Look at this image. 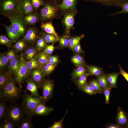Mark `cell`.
I'll return each instance as SVG.
<instances>
[{"mask_svg": "<svg viewBox=\"0 0 128 128\" xmlns=\"http://www.w3.org/2000/svg\"><path fill=\"white\" fill-rule=\"evenodd\" d=\"M20 88L16 85L14 80L11 78L0 89V100L14 102L17 101L21 97L23 93L25 92Z\"/></svg>", "mask_w": 128, "mask_h": 128, "instance_id": "cell-1", "label": "cell"}, {"mask_svg": "<svg viewBox=\"0 0 128 128\" xmlns=\"http://www.w3.org/2000/svg\"><path fill=\"white\" fill-rule=\"evenodd\" d=\"M59 4L51 2L45 3L39 10L41 21L46 22L54 19L61 18L63 12L60 9Z\"/></svg>", "mask_w": 128, "mask_h": 128, "instance_id": "cell-2", "label": "cell"}, {"mask_svg": "<svg viewBox=\"0 0 128 128\" xmlns=\"http://www.w3.org/2000/svg\"><path fill=\"white\" fill-rule=\"evenodd\" d=\"M27 115L22 104H14L7 107L5 118L18 127Z\"/></svg>", "mask_w": 128, "mask_h": 128, "instance_id": "cell-3", "label": "cell"}, {"mask_svg": "<svg viewBox=\"0 0 128 128\" xmlns=\"http://www.w3.org/2000/svg\"><path fill=\"white\" fill-rule=\"evenodd\" d=\"M21 97L22 104L26 114L32 116H33V112L37 107L40 104L44 103L41 96L39 97H35L26 92L23 94Z\"/></svg>", "mask_w": 128, "mask_h": 128, "instance_id": "cell-4", "label": "cell"}, {"mask_svg": "<svg viewBox=\"0 0 128 128\" xmlns=\"http://www.w3.org/2000/svg\"><path fill=\"white\" fill-rule=\"evenodd\" d=\"M5 16L9 20L11 25L21 37L24 35L26 29L27 24L24 19V16L22 12L8 15Z\"/></svg>", "mask_w": 128, "mask_h": 128, "instance_id": "cell-5", "label": "cell"}, {"mask_svg": "<svg viewBox=\"0 0 128 128\" xmlns=\"http://www.w3.org/2000/svg\"><path fill=\"white\" fill-rule=\"evenodd\" d=\"M22 12L20 0H0V14L4 16Z\"/></svg>", "mask_w": 128, "mask_h": 128, "instance_id": "cell-6", "label": "cell"}, {"mask_svg": "<svg viewBox=\"0 0 128 128\" xmlns=\"http://www.w3.org/2000/svg\"><path fill=\"white\" fill-rule=\"evenodd\" d=\"M27 61L21 56L20 58V62L18 68L14 74L15 80L19 87H22V84L24 81L28 78V71L26 66Z\"/></svg>", "mask_w": 128, "mask_h": 128, "instance_id": "cell-7", "label": "cell"}, {"mask_svg": "<svg viewBox=\"0 0 128 128\" xmlns=\"http://www.w3.org/2000/svg\"><path fill=\"white\" fill-rule=\"evenodd\" d=\"M78 13L77 9L68 10L63 12L62 23L65 27V32L70 35V30L74 28V20Z\"/></svg>", "mask_w": 128, "mask_h": 128, "instance_id": "cell-8", "label": "cell"}, {"mask_svg": "<svg viewBox=\"0 0 128 128\" xmlns=\"http://www.w3.org/2000/svg\"><path fill=\"white\" fill-rule=\"evenodd\" d=\"M54 88L53 80L49 78L45 79L40 88L42 90V95L41 96L44 103L52 98Z\"/></svg>", "mask_w": 128, "mask_h": 128, "instance_id": "cell-9", "label": "cell"}, {"mask_svg": "<svg viewBox=\"0 0 128 128\" xmlns=\"http://www.w3.org/2000/svg\"><path fill=\"white\" fill-rule=\"evenodd\" d=\"M37 27L31 26L27 30L26 34L23 36V39L26 43L33 44L36 42L39 38L40 33Z\"/></svg>", "mask_w": 128, "mask_h": 128, "instance_id": "cell-10", "label": "cell"}, {"mask_svg": "<svg viewBox=\"0 0 128 128\" xmlns=\"http://www.w3.org/2000/svg\"><path fill=\"white\" fill-rule=\"evenodd\" d=\"M45 77L41 69L39 68L32 70L30 73V77L37 84L39 89L45 79Z\"/></svg>", "mask_w": 128, "mask_h": 128, "instance_id": "cell-11", "label": "cell"}, {"mask_svg": "<svg viewBox=\"0 0 128 128\" xmlns=\"http://www.w3.org/2000/svg\"><path fill=\"white\" fill-rule=\"evenodd\" d=\"M100 3L102 5L121 7L123 4L128 2V0H83Z\"/></svg>", "mask_w": 128, "mask_h": 128, "instance_id": "cell-12", "label": "cell"}, {"mask_svg": "<svg viewBox=\"0 0 128 128\" xmlns=\"http://www.w3.org/2000/svg\"><path fill=\"white\" fill-rule=\"evenodd\" d=\"M117 124L120 127H128V119L127 113L121 108L119 107L116 117Z\"/></svg>", "mask_w": 128, "mask_h": 128, "instance_id": "cell-13", "label": "cell"}, {"mask_svg": "<svg viewBox=\"0 0 128 128\" xmlns=\"http://www.w3.org/2000/svg\"><path fill=\"white\" fill-rule=\"evenodd\" d=\"M26 81L27 85L25 91H28L31 92V94L33 96L36 97H40L41 96L39 94L38 92V90L39 88L36 83L30 77L27 78Z\"/></svg>", "mask_w": 128, "mask_h": 128, "instance_id": "cell-14", "label": "cell"}, {"mask_svg": "<svg viewBox=\"0 0 128 128\" xmlns=\"http://www.w3.org/2000/svg\"><path fill=\"white\" fill-rule=\"evenodd\" d=\"M53 110V108L47 107L45 105L44 103H41L39 104L33 112V116H46Z\"/></svg>", "mask_w": 128, "mask_h": 128, "instance_id": "cell-15", "label": "cell"}, {"mask_svg": "<svg viewBox=\"0 0 128 128\" xmlns=\"http://www.w3.org/2000/svg\"><path fill=\"white\" fill-rule=\"evenodd\" d=\"M24 19L27 24L34 25L41 21L39 12L35 11L32 13L24 16Z\"/></svg>", "mask_w": 128, "mask_h": 128, "instance_id": "cell-16", "label": "cell"}, {"mask_svg": "<svg viewBox=\"0 0 128 128\" xmlns=\"http://www.w3.org/2000/svg\"><path fill=\"white\" fill-rule=\"evenodd\" d=\"M40 27L45 32L55 36L58 41L59 36L55 30L52 20L46 22H41Z\"/></svg>", "mask_w": 128, "mask_h": 128, "instance_id": "cell-17", "label": "cell"}, {"mask_svg": "<svg viewBox=\"0 0 128 128\" xmlns=\"http://www.w3.org/2000/svg\"><path fill=\"white\" fill-rule=\"evenodd\" d=\"M20 3L22 11L24 16L35 11L31 0H20Z\"/></svg>", "mask_w": 128, "mask_h": 128, "instance_id": "cell-18", "label": "cell"}, {"mask_svg": "<svg viewBox=\"0 0 128 128\" xmlns=\"http://www.w3.org/2000/svg\"><path fill=\"white\" fill-rule=\"evenodd\" d=\"M78 0H62L59 5V8L63 12L68 10L77 9Z\"/></svg>", "mask_w": 128, "mask_h": 128, "instance_id": "cell-19", "label": "cell"}, {"mask_svg": "<svg viewBox=\"0 0 128 128\" xmlns=\"http://www.w3.org/2000/svg\"><path fill=\"white\" fill-rule=\"evenodd\" d=\"M86 67L87 71L90 76L97 77L104 73L102 69L98 66L88 65H86Z\"/></svg>", "mask_w": 128, "mask_h": 128, "instance_id": "cell-20", "label": "cell"}, {"mask_svg": "<svg viewBox=\"0 0 128 128\" xmlns=\"http://www.w3.org/2000/svg\"><path fill=\"white\" fill-rule=\"evenodd\" d=\"M1 24L5 27L7 35L10 39L14 41H16L19 39L20 36L11 25L9 26H6L3 23H1Z\"/></svg>", "mask_w": 128, "mask_h": 128, "instance_id": "cell-21", "label": "cell"}, {"mask_svg": "<svg viewBox=\"0 0 128 128\" xmlns=\"http://www.w3.org/2000/svg\"><path fill=\"white\" fill-rule=\"evenodd\" d=\"M119 73H114L107 74V79L109 86L112 88H115L117 86V80L119 74Z\"/></svg>", "mask_w": 128, "mask_h": 128, "instance_id": "cell-22", "label": "cell"}, {"mask_svg": "<svg viewBox=\"0 0 128 128\" xmlns=\"http://www.w3.org/2000/svg\"><path fill=\"white\" fill-rule=\"evenodd\" d=\"M87 71L86 65H81L77 66L71 74L72 78L73 80L77 79Z\"/></svg>", "mask_w": 128, "mask_h": 128, "instance_id": "cell-23", "label": "cell"}, {"mask_svg": "<svg viewBox=\"0 0 128 128\" xmlns=\"http://www.w3.org/2000/svg\"><path fill=\"white\" fill-rule=\"evenodd\" d=\"M89 76V73L86 72L77 78L76 84L79 89L81 90L87 83V78Z\"/></svg>", "mask_w": 128, "mask_h": 128, "instance_id": "cell-24", "label": "cell"}, {"mask_svg": "<svg viewBox=\"0 0 128 128\" xmlns=\"http://www.w3.org/2000/svg\"><path fill=\"white\" fill-rule=\"evenodd\" d=\"M84 37V35L82 34L79 36L70 37L68 47L71 50L73 51L76 46L80 43V41Z\"/></svg>", "mask_w": 128, "mask_h": 128, "instance_id": "cell-25", "label": "cell"}, {"mask_svg": "<svg viewBox=\"0 0 128 128\" xmlns=\"http://www.w3.org/2000/svg\"><path fill=\"white\" fill-rule=\"evenodd\" d=\"M70 37V35L65 32L62 36H59L58 41L59 47L61 48H64L68 46Z\"/></svg>", "mask_w": 128, "mask_h": 128, "instance_id": "cell-26", "label": "cell"}, {"mask_svg": "<svg viewBox=\"0 0 128 128\" xmlns=\"http://www.w3.org/2000/svg\"><path fill=\"white\" fill-rule=\"evenodd\" d=\"M58 64H53L48 63L42 66L41 69L45 76L50 74L54 70Z\"/></svg>", "mask_w": 128, "mask_h": 128, "instance_id": "cell-27", "label": "cell"}, {"mask_svg": "<svg viewBox=\"0 0 128 128\" xmlns=\"http://www.w3.org/2000/svg\"><path fill=\"white\" fill-rule=\"evenodd\" d=\"M32 116L27 115L22 121L18 128H33V126L32 123Z\"/></svg>", "mask_w": 128, "mask_h": 128, "instance_id": "cell-28", "label": "cell"}, {"mask_svg": "<svg viewBox=\"0 0 128 128\" xmlns=\"http://www.w3.org/2000/svg\"><path fill=\"white\" fill-rule=\"evenodd\" d=\"M20 58H16L15 59L10 61L9 69L11 73L15 74L17 71L19 66Z\"/></svg>", "mask_w": 128, "mask_h": 128, "instance_id": "cell-29", "label": "cell"}, {"mask_svg": "<svg viewBox=\"0 0 128 128\" xmlns=\"http://www.w3.org/2000/svg\"><path fill=\"white\" fill-rule=\"evenodd\" d=\"M97 77L98 83L103 89L110 86L107 79V74L104 73Z\"/></svg>", "mask_w": 128, "mask_h": 128, "instance_id": "cell-30", "label": "cell"}, {"mask_svg": "<svg viewBox=\"0 0 128 128\" xmlns=\"http://www.w3.org/2000/svg\"><path fill=\"white\" fill-rule=\"evenodd\" d=\"M49 55L43 51L40 53L36 56L37 59L41 67L48 62Z\"/></svg>", "mask_w": 128, "mask_h": 128, "instance_id": "cell-31", "label": "cell"}, {"mask_svg": "<svg viewBox=\"0 0 128 128\" xmlns=\"http://www.w3.org/2000/svg\"><path fill=\"white\" fill-rule=\"evenodd\" d=\"M36 43L35 47L38 50L41 51L44 50L46 43L42 32L40 33V37Z\"/></svg>", "mask_w": 128, "mask_h": 128, "instance_id": "cell-32", "label": "cell"}, {"mask_svg": "<svg viewBox=\"0 0 128 128\" xmlns=\"http://www.w3.org/2000/svg\"><path fill=\"white\" fill-rule=\"evenodd\" d=\"M26 66L29 71L31 70L38 68L40 66L35 56L28 61L27 62Z\"/></svg>", "mask_w": 128, "mask_h": 128, "instance_id": "cell-33", "label": "cell"}, {"mask_svg": "<svg viewBox=\"0 0 128 128\" xmlns=\"http://www.w3.org/2000/svg\"><path fill=\"white\" fill-rule=\"evenodd\" d=\"M71 60L73 64L77 66L81 65H85L84 59L80 55L77 54L74 55L72 57Z\"/></svg>", "mask_w": 128, "mask_h": 128, "instance_id": "cell-34", "label": "cell"}, {"mask_svg": "<svg viewBox=\"0 0 128 128\" xmlns=\"http://www.w3.org/2000/svg\"><path fill=\"white\" fill-rule=\"evenodd\" d=\"M7 101L3 100H0V120H2L4 119L7 107L6 106Z\"/></svg>", "mask_w": 128, "mask_h": 128, "instance_id": "cell-35", "label": "cell"}, {"mask_svg": "<svg viewBox=\"0 0 128 128\" xmlns=\"http://www.w3.org/2000/svg\"><path fill=\"white\" fill-rule=\"evenodd\" d=\"M88 84L94 89L97 93L101 94L103 93L104 89L101 87L96 79L90 81Z\"/></svg>", "mask_w": 128, "mask_h": 128, "instance_id": "cell-36", "label": "cell"}, {"mask_svg": "<svg viewBox=\"0 0 128 128\" xmlns=\"http://www.w3.org/2000/svg\"><path fill=\"white\" fill-rule=\"evenodd\" d=\"M16 41L10 40L5 35H0V43L1 45L10 47L13 43H15Z\"/></svg>", "mask_w": 128, "mask_h": 128, "instance_id": "cell-37", "label": "cell"}, {"mask_svg": "<svg viewBox=\"0 0 128 128\" xmlns=\"http://www.w3.org/2000/svg\"><path fill=\"white\" fill-rule=\"evenodd\" d=\"M9 74L1 72L0 74V89H1L11 78Z\"/></svg>", "mask_w": 128, "mask_h": 128, "instance_id": "cell-38", "label": "cell"}, {"mask_svg": "<svg viewBox=\"0 0 128 128\" xmlns=\"http://www.w3.org/2000/svg\"><path fill=\"white\" fill-rule=\"evenodd\" d=\"M38 50L35 47L27 49L25 52V56L26 59L29 60L35 56Z\"/></svg>", "mask_w": 128, "mask_h": 128, "instance_id": "cell-39", "label": "cell"}, {"mask_svg": "<svg viewBox=\"0 0 128 128\" xmlns=\"http://www.w3.org/2000/svg\"><path fill=\"white\" fill-rule=\"evenodd\" d=\"M42 32L46 44H55L58 41L56 37L54 35L45 32Z\"/></svg>", "mask_w": 128, "mask_h": 128, "instance_id": "cell-40", "label": "cell"}, {"mask_svg": "<svg viewBox=\"0 0 128 128\" xmlns=\"http://www.w3.org/2000/svg\"><path fill=\"white\" fill-rule=\"evenodd\" d=\"M26 47V43L23 39L18 40L13 46V47L18 51H20L23 50Z\"/></svg>", "mask_w": 128, "mask_h": 128, "instance_id": "cell-41", "label": "cell"}, {"mask_svg": "<svg viewBox=\"0 0 128 128\" xmlns=\"http://www.w3.org/2000/svg\"><path fill=\"white\" fill-rule=\"evenodd\" d=\"M81 90L90 95H96L97 93V92L88 83H87Z\"/></svg>", "mask_w": 128, "mask_h": 128, "instance_id": "cell-42", "label": "cell"}, {"mask_svg": "<svg viewBox=\"0 0 128 128\" xmlns=\"http://www.w3.org/2000/svg\"><path fill=\"white\" fill-rule=\"evenodd\" d=\"M15 125L10 121L5 119L2 120L0 125V128H14Z\"/></svg>", "mask_w": 128, "mask_h": 128, "instance_id": "cell-43", "label": "cell"}, {"mask_svg": "<svg viewBox=\"0 0 128 128\" xmlns=\"http://www.w3.org/2000/svg\"><path fill=\"white\" fill-rule=\"evenodd\" d=\"M67 112H66L64 116L58 121H56L51 126L47 127L48 128H63V123L64 120Z\"/></svg>", "mask_w": 128, "mask_h": 128, "instance_id": "cell-44", "label": "cell"}, {"mask_svg": "<svg viewBox=\"0 0 128 128\" xmlns=\"http://www.w3.org/2000/svg\"><path fill=\"white\" fill-rule=\"evenodd\" d=\"M9 61V60L7 58L5 55L3 54H0V69H3L5 67Z\"/></svg>", "mask_w": 128, "mask_h": 128, "instance_id": "cell-45", "label": "cell"}, {"mask_svg": "<svg viewBox=\"0 0 128 128\" xmlns=\"http://www.w3.org/2000/svg\"><path fill=\"white\" fill-rule=\"evenodd\" d=\"M31 0L35 10L36 11H37L40 7L43 6L45 4L43 0Z\"/></svg>", "mask_w": 128, "mask_h": 128, "instance_id": "cell-46", "label": "cell"}, {"mask_svg": "<svg viewBox=\"0 0 128 128\" xmlns=\"http://www.w3.org/2000/svg\"><path fill=\"white\" fill-rule=\"evenodd\" d=\"M54 44H52L49 45L46 44L43 52L47 55H51L55 49L54 46Z\"/></svg>", "mask_w": 128, "mask_h": 128, "instance_id": "cell-47", "label": "cell"}, {"mask_svg": "<svg viewBox=\"0 0 128 128\" xmlns=\"http://www.w3.org/2000/svg\"><path fill=\"white\" fill-rule=\"evenodd\" d=\"M111 88H112L110 86L103 90V93L105 97V102L106 104H108L109 103V99Z\"/></svg>", "mask_w": 128, "mask_h": 128, "instance_id": "cell-48", "label": "cell"}, {"mask_svg": "<svg viewBox=\"0 0 128 128\" xmlns=\"http://www.w3.org/2000/svg\"><path fill=\"white\" fill-rule=\"evenodd\" d=\"M121 10L119 11L111 14V16L123 13H128V2L123 4L121 6Z\"/></svg>", "mask_w": 128, "mask_h": 128, "instance_id": "cell-49", "label": "cell"}, {"mask_svg": "<svg viewBox=\"0 0 128 128\" xmlns=\"http://www.w3.org/2000/svg\"><path fill=\"white\" fill-rule=\"evenodd\" d=\"M59 61V59L58 56L51 55H49L48 63L54 64H58Z\"/></svg>", "mask_w": 128, "mask_h": 128, "instance_id": "cell-50", "label": "cell"}, {"mask_svg": "<svg viewBox=\"0 0 128 128\" xmlns=\"http://www.w3.org/2000/svg\"><path fill=\"white\" fill-rule=\"evenodd\" d=\"M118 66L120 69V71L119 72V74L122 75L128 82V73L125 71L119 64H118Z\"/></svg>", "mask_w": 128, "mask_h": 128, "instance_id": "cell-51", "label": "cell"}, {"mask_svg": "<svg viewBox=\"0 0 128 128\" xmlns=\"http://www.w3.org/2000/svg\"><path fill=\"white\" fill-rule=\"evenodd\" d=\"M73 51H75L77 54L79 55L84 53L82 49L81 44L80 43L75 46Z\"/></svg>", "mask_w": 128, "mask_h": 128, "instance_id": "cell-52", "label": "cell"}, {"mask_svg": "<svg viewBox=\"0 0 128 128\" xmlns=\"http://www.w3.org/2000/svg\"><path fill=\"white\" fill-rule=\"evenodd\" d=\"M45 3L51 2L57 4H59L61 3L62 0H43Z\"/></svg>", "mask_w": 128, "mask_h": 128, "instance_id": "cell-53", "label": "cell"}, {"mask_svg": "<svg viewBox=\"0 0 128 128\" xmlns=\"http://www.w3.org/2000/svg\"><path fill=\"white\" fill-rule=\"evenodd\" d=\"M16 58V57L15 53L12 50L10 61L13 60Z\"/></svg>", "mask_w": 128, "mask_h": 128, "instance_id": "cell-54", "label": "cell"}, {"mask_svg": "<svg viewBox=\"0 0 128 128\" xmlns=\"http://www.w3.org/2000/svg\"><path fill=\"white\" fill-rule=\"evenodd\" d=\"M107 127V128H119L121 127L117 124V125L115 124H110Z\"/></svg>", "mask_w": 128, "mask_h": 128, "instance_id": "cell-55", "label": "cell"}, {"mask_svg": "<svg viewBox=\"0 0 128 128\" xmlns=\"http://www.w3.org/2000/svg\"><path fill=\"white\" fill-rule=\"evenodd\" d=\"M11 50H10L7 52L6 55H5L6 57L9 60V61L11 54Z\"/></svg>", "mask_w": 128, "mask_h": 128, "instance_id": "cell-56", "label": "cell"}]
</instances>
